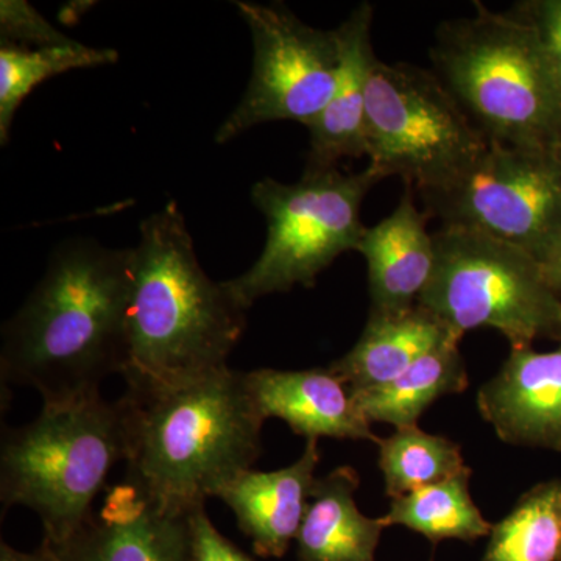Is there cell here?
Returning a JSON list of instances; mask_svg holds the SVG:
<instances>
[{
  "label": "cell",
  "instance_id": "cell-1",
  "mask_svg": "<svg viewBox=\"0 0 561 561\" xmlns=\"http://www.w3.org/2000/svg\"><path fill=\"white\" fill-rule=\"evenodd\" d=\"M131 249L70 239L2 330L3 386L31 387L43 404L101 393L127 351Z\"/></svg>",
  "mask_w": 561,
  "mask_h": 561
},
{
  "label": "cell",
  "instance_id": "cell-2",
  "mask_svg": "<svg viewBox=\"0 0 561 561\" xmlns=\"http://www.w3.org/2000/svg\"><path fill=\"white\" fill-rule=\"evenodd\" d=\"M117 402L125 442V481L162 511L191 513L251 470L265 421L245 373L224 368L172 382L127 383Z\"/></svg>",
  "mask_w": 561,
  "mask_h": 561
},
{
  "label": "cell",
  "instance_id": "cell-3",
  "mask_svg": "<svg viewBox=\"0 0 561 561\" xmlns=\"http://www.w3.org/2000/svg\"><path fill=\"white\" fill-rule=\"evenodd\" d=\"M245 330L247 309L203 271L176 203L142 220L131 249L125 383L224 370Z\"/></svg>",
  "mask_w": 561,
  "mask_h": 561
},
{
  "label": "cell",
  "instance_id": "cell-4",
  "mask_svg": "<svg viewBox=\"0 0 561 561\" xmlns=\"http://www.w3.org/2000/svg\"><path fill=\"white\" fill-rule=\"evenodd\" d=\"M432 70L489 142L561 150V99L540 36L511 10L474 2L471 18L443 22Z\"/></svg>",
  "mask_w": 561,
  "mask_h": 561
},
{
  "label": "cell",
  "instance_id": "cell-5",
  "mask_svg": "<svg viewBox=\"0 0 561 561\" xmlns=\"http://www.w3.org/2000/svg\"><path fill=\"white\" fill-rule=\"evenodd\" d=\"M125 460L117 402L101 393L43 404L31 423L3 432L0 501L39 516L44 540L68 541L94 513L111 468Z\"/></svg>",
  "mask_w": 561,
  "mask_h": 561
},
{
  "label": "cell",
  "instance_id": "cell-6",
  "mask_svg": "<svg viewBox=\"0 0 561 561\" xmlns=\"http://www.w3.org/2000/svg\"><path fill=\"white\" fill-rule=\"evenodd\" d=\"M434 241L437 264L419 305L454 335L491 328L511 348L561 342V298L537 257L467 228L442 227Z\"/></svg>",
  "mask_w": 561,
  "mask_h": 561
},
{
  "label": "cell",
  "instance_id": "cell-7",
  "mask_svg": "<svg viewBox=\"0 0 561 561\" xmlns=\"http://www.w3.org/2000/svg\"><path fill=\"white\" fill-rule=\"evenodd\" d=\"M382 181L370 165L357 173L339 169L305 172L297 183L257 181L251 201L267 221V241L260 260L225 287L247 311L261 298L309 289L343 253L357 251L367 228L362 205Z\"/></svg>",
  "mask_w": 561,
  "mask_h": 561
},
{
  "label": "cell",
  "instance_id": "cell-8",
  "mask_svg": "<svg viewBox=\"0 0 561 561\" xmlns=\"http://www.w3.org/2000/svg\"><path fill=\"white\" fill-rule=\"evenodd\" d=\"M367 158L382 180L434 190L460 175L489 147L434 70L376 58L367 90Z\"/></svg>",
  "mask_w": 561,
  "mask_h": 561
},
{
  "label": "cell",
  "instance_id": "cell-9",
  "mask_svg": "<svg viewBox=\"0 0 561 561\" xmlns=\"http://www.w3.org/2000/svg\"><path fill=\"white\" fill-rule=\"evenodd\" d=\"M420 197L442 227L483 232L541 261L561 239V150L490 142L460 175Z\"/></svg>",
  "mask_w": 561,
  "mask_h": 561
},
{
  "label": "cell",
  "instance_id": "cell-10",
  "mask_svg": "<svg viewBox=\"0 0 561 561\" xmlns=\"http://www.w3.org/2000/svg\"><path fill=\"white\" fill-rule=\"evenodd\" d=\"M253 39V72L241 102L216 133L227 144L276 121L309 127L337 84L341 49L335 31L305 24L283 3L234 2Z\"/></svg>",
  "mask_w": 561,
  "mask_h": 561
},
{
  "label": "cell",
  "instance_id": "cell-11",
  "mask_svg": "<svg viewBox=\"0 0 561 561\" xmlns=\"http://www.w3.org/2000/svg\"><path fill=\"white\" fill-rule=\"evenodd\" d=\"M191 513L162 511L124 481L68 541L49 545L61 561H190Z\"/></svg>",
  "mask_w": 561,
  "mask_h": 561
},
{
  "label": "cell",
  "instance_id": "cell-12",
  "mask_svg": "<svg viewBox=\"0 0 561 561\" xmlns=\"http://www.w3.org/2000/svg\"><path fill=\"white\" fill-rule=\"evenodd\" d=\"M476 404L501 442L561 453V342L552 351L511 348Z\"/></svg>",
  "mask_w": 561,
  "mask_h": 561
},
{
  "label": "cell",
  "instance_id": "cell-13",
  "mask_svg": "<svg viewBox=\"0 0 561 561\" xmlns=\"http://www.w3.org/2000/svg\"><path fill=\"white\" fill-rule=\"evenodd\" d=\"M245 387L262 420L284 421L306 440L371 442L378 435L354 404L342 379L328 368L245 373Z\"/></svg>",
  "mask_w": 561,
  "mask_h": 561
},
{
  "label": "cell",
  "instance_id": "cell-14",
  "mask_svg": "<svg viewBox=\"0 0 561 561\" xmlns=\"http://www.w3.org/2000/svg\"><path fill=\"white\" fill-rule=\"evenodd\" d=\"M321 460L319 440H306L300 459L275 471H242L217 490L234 513L254 553L283 559L297 540Z\"/></svg>",
  "mask_w": 561,
  "mask_h": 561
},
{
  "label": "cell",
  "instance_id": "cell-15",
  "mask_svg": "<svg viewBox=\"0 0 561 561\" xmlns=\"http://www.w3.org/2000/svg\"><path fill=\"white\" fill-rule=\"evenodd\" d=\"M371 25L373 7L360 3L334 28L341 49L337 84L327 108L308 127L305 172L331 171L343 160L367 157V90L376 61Z\"/></svg>",
  "mask_w": 561,
  "mask_h": 561
},
{
  "label": "cell",
  "instance_id": "cell-16",
  "mask_svg": "<svg viewBox=\"0 0 561 561\" xmlns=\"http://www.w3.org/2000/svg\"><path fill=\"white\" fill-rule=\"evenodd\" d=\"M426 213L413 201V191L387 219L367 228L357 251L367 262L370 313H397L419 306L437 264L434 232Z\"/></svg>",
  "mask_w": 561,
  "mask_h": 561
},
{
  "label": "cell",
  "instance_id": "cell-17",
  "mask_svg": "<svg viewBox=\"0 0 561 561\" xmlns=\"http://www.w3.org/2000/svg\"><path fill=\"white\" fill-rule=\"evenodd\" d=\"M460 341L434 313L421 306L397 313H370L359 341L330 368L351 394L386 386L421 357Z\"/></svg>",
  "mask_w": 561,
  "mask_h": 561
},
{
  "label": "cell",
  "instance_id": "cell-18",
  "mask_svg": "<svg viewBox=\"0 0 561 561\" xmlns=\"http://www.w3.org/2000/svg\"><path fill=\"white\" fill-rule=\"evenodd\" d=\"M360 476L343 465L313 482L297 535L298 561H376L387 524L359 511Z\"/></svg>",
  "mask_w": 561,
  "mask_h": 561
},
{
  "label": "cell",
  "instance_id": "cell-19",
  "mask_svg": "<svg viewBox=\"0 0 561 561\" xmlns=\"http://www.w3.org/2000/svg\"><path fill=\"white\" fill-rule=\"evenodd\" d=\"M468 386L470 375L460 353V341H451L421 357L394 381L351 397L371 424H390L401 430L419 426V420L432 404L449 394L463 393Z\"/></svg>",
  "mask_w": 561,
  "mask_h": 561
},
{
  "label": "cell",
  "instance_id": "cell-20",
  "mask_svg": "<svg viewBox=\"0 0 561 561\" xmlns=\"http://www.w3.org/2000/svg\"><path fill=\"white\" fill-rule=\"evenodd\" d=\"M471 476V468L465 467L446 481L391 500L383 522L387 527H408L432 545L445 540L474 542L489 537L493 524L472 500Z\"/></svg>",
  "mask_w": 561,
  "mask_h": 561
},
{
  "label": "cell",
  "instance_id": "cell-21",
  "mask_svg": "<svg viewBox=\"0 0 561 561\" xmlns=\"http://www.w3.org/2000/svg\"><path fill=\"white\" fill-rule=\"evenodd\" d=\"M481 561H561V481L531 486L493 524Z\"/></svg>",
  "mask_w": 561,
  "mask_h": 561
},
{
  "label": "cell",
  "instance_id": "cell-22",
  "mask_svg": "<svg viewBox=\"0 0 561 561\" xmlns=\"http://www.w3.org/2000/svg\"><path fill=\"white\" fill-rule=\"evenodd\" d=\"M119 60L114 49H99L70 41L62 46H0V142H9L11 124L22 102L36 87L69 70L113 65Z\"/></svg>",
  "mask_w": 561,
  "mask_h": 561
},
{
  "label": "cell",
  "instance_id": "cell-23",
  "mask_svg": "<svg viewBox=\"0 0 561 561\" xmlns=\"http://www.w3.org/2000/svg\"><path fill=\"white\" fill-rule=\"evenodd\" d=\"M379 470L391 500L453 478L468 467L459 443L430 434L420 426L394 430L379 438Z\"/></svg>",
  "mask_w": 561,
  "mask_h": 561
},
{
  "label": "cell",
  "instance_id": "cell-24",
  "mask_svg": "<svg viewBox=\"0 0 561 561\" xmlns=\"http://www.w3.org/2000/svg\"><path fill=\"white\" fill-rule=\"evenodd\" d=\"M0 31L2 43L22 47L62 46L73 41L55 31L38 11L22 0H2Z\"/></svg>",
  "mask_w": 561,
  "mask_h": 561
},
{
  "label": "cell",
  "instance_id": "cell-25",
  "mask_svg": "<svg viewBox=\"0 0 561 561\" xmlns=\"http://www.w3.org/2000/svg\"><path fill=\"white\" fill-rule=\"evenodd\" d=\"M512 10L538 32L561 99V0H529L516 3Z\"/></svg>",
  "mask_w": 561,
  "mask_h": 561
},
{
  "label": "cell",
  "instance_id": "cell-26",
  "mask_svg": "<svg viewBox=\"0 0 561 561\" xmlns=\"http://www.w3.org/2000/svg\"><path fill=\"white\" fill-rule=\"evenodd\" d=\"M190 527V561H254L216 529L206 507L191 513Z\"/></svg>",
  "mask_w": 561,
  "mask_h": 561
},
{
  "label": "cell",
  "instance_id": "cell-27",
  "mask_svg": "<svg viewBox=\"0 0 561 561\" xmlns=\"http://www.w3.org/2000/svg\"><path fill=\"white\" fill-rule=\"evenodd\" d=\"M0 561H61L57 553L50 548L49 542L43 540L36 551L22 552L11 548L7 542L0 546Z\"/></svg>",
  "mask_w": 561,
  "mask_h": 561
},
{
  "label": "cell",
  "instance_id": "cell-28",
  "mask_svg": "<svg viewBox=\"0 0 561 561\" xmlns=\"http://www.w3.org/2000/svg\"><path fill=\"white\" fill-rule=\"evenodd\" d=\"M540 262L542 271H545L546 276H548L553 290H556L561 298V239Z\"/></svg>",
  "mask_w": 561,
  "mask_h": 561
}]
</instances>
